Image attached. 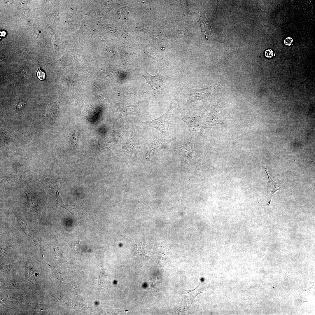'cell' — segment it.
<instances>
[{"label":"cell","instance_id":"obj_1","mask_svg":"<svg viewBox=\"0 0 315 315\" xmlns=\"http://www.w3.org/2000/svg\"><path fill=\"white\" fill-rule=\"evenodd\" d=\"M127 129L125 125L116 130L105 127L99 139L98 153H102L114 146L121 140Z\"/></svg>","mask_w":315,"mask_h":315},{"label":"cell","instance_id":"obj_2","mask_svg":"<svg viewBox=\"0 0 315 315\" xmlns=\"http://www.w3.org/2000/svg\"><path fill=\"white\" fill-rule=\"evenodd\" d=\"M179 103V101L177 99H173L168 110L164 113L153 120L142 122L141 124L157 129L163 135L169 139V128L170 118L175 108Z\"/></svg>","mask_w":315,"mask_h":315},{"label":"cell","instance_id":"obj_3","mask_svg":"<svg viewBox=\"0 0 315 315\" xmlns=\"http://www.w3.org/2000/svg\"><path fill=\"white\" fill-rule=\"evenodd\" d=\"M142 102L133 104H116L115 110V122L122 118L129 115L141 116L145 113Z\"/></svg>","mask_w":315,"mask_h":315},{"label":"cell","instance_id":"obj_4","mask_svg":"<svg viewBox=\"0 0 315 315\" xmlns=\"http://www.w3.org/2000/svg\"><path fill=\"white\" fill-rule=\"evenodd\" d=\"M142 144L139 139L134 127L126 142L120 148V151L133 160H136L140 153Z\"/></svg>","mask_w":315,"mask_h":315},{"label":"cell","instance_id":"obj_5","mask_svg":"<svg viewBox=\"0 0 315 315\" xmlns=\"http://www.w3.org/2000/svg\"><path fill=\"white\" fill-rule=\"evenodd\" d=\"M181 81L185 88L189 92L188 99L182 108L194 102L210 99L213 97L216 92V88L215 86L212 85L202 89H195L186 86L181 80Z\"/></svg>","mask_w":315,"mask_h":315},{"label":"cell","instance_id":"obj_6","mask_svg":"<svg viewBox=\"0 0 315 315\" xmlns=\"http://www.w3.org/2000/svg\"><path fill=\"white\" fill-rule=\"evenodd\" d=\"M145 72L147 76H145L141 73L142 76L145 79L146 83L151 86L153 91L154 97H155L160 94L164 89L167 80L161 75L160 70L157 74L154 76L146 71Z\"/></svg>","mask_w":315,"mask_h":315},{"label":"cell","instance_id":"obj_7","mask_svg":"<svg viewBox=\"0 0 315 315\" xmlns=\"http://www.w3.org/2000/svg\"><path fill=\"white\" fill-rule=\"evenodd\" d=\"M205 111L206 110L201 114L194 117H188L183 115L179 116V118L187 125L191 139H194L198 133L202 125V121Z\"/></svg>","mask_w":315,"mask_h":315},{"label":"cell","instance_id":"obj_8","mask_svg":"<svg viewBox=\"0 0 315 315\" xmlns=\"http://www.w3.org/2000/svg\"><path fill=\"white\" fill-rule=\"evenodd\" d=\"M152 130L153 136L152 143L144 156L145 159L147 161L158 151L167 147L173 140V139H160L156 135L153 129Z\"/></svg>","mask_w":315,"mask_h":315},{"label":"cell","instance_id":"obj_9","mask_svg":"<svg viewBox=\"0 0 315 315\" xmlns=\"http://www.w3.org/2000/svg\"><path fill=\"white\" fill-rule=\"evenodd\" d=\"M194 143L191 139L188 143L177 146L175 149L179 154L184 162L188 165L191 163L192 154L194 150Z\"/></svg>","mask_w":315,"mask_h":315},{"label":"cell","instance_id":"obj_10","mask_svg":"<svg viewBox=\"0 0 315 315\" xmlns=\"http://www.w3.org/2000/svg\"><path fill=\"white\" fill-rule=\"evenodd\" d=\"M206 122L214 125L225 124L220 113L217 102L211 103L210 112L206 119Z\"/></svg>","mask_w":315,"mask_h":315},{"label":"cell","instance_id":"obj_11","mask_svg":"<svg viewBox=\"0 0 315 315\" xmlns=\"http://www.w3.org/2000/svg\"><path fill=\"white\" fill-rule=\"evenodd\" d=\"M198 21L202 34L207 40L210 39L213 36L214 32L212 30L210 23L206 17L204 11H201Z\"/></svg>","mask_w":315,"mask_h":315},{"label":"cell","instance_id":"obj_12","mask_svg":"<svg viewBox=\"0 0 315 315\" xmlns=\"http://www.w3.org/2000/svg\"><path fill=\"white\" fill-rule=\"evenodd\" d=\"M214 125L206 122H204L202 125L195 137L193 139L194 144L198 143L206 136Z\"/></svg>","mask_w":315,"mask_h":315},{"label":"cell","instance_id":"obj_13","mask_svg":"<svg viewBox=\"0 0 315 315\" xmlns=\"http://www.w3.org/2000/svg\"><path fill=\"white\" fill-rule=\"evenodd\" d=\"M264 169L267 175L269 181L268 183L267 194L268 197V203H270L273 194L277 190H279V183L274 181L268 173L267 169L264 167Z\"/></svg>","mask_w":315,"mask_h":315},{"label":"cell","instance_id":"obj_14","mask_svg":"<svg viewBox=\"0 0 315 315\" xmlns=\"http://www.w3.org/2000/svg\"><path fill=\"white\" fill-rule=\"evenodd\" d=\"M27 197L28 204L30 208L35 211L38 210V203L37 199L34 197L30 193H26L25 194Z\"/></svg>","mask_w":315,"mask_h":315},{"label":"cell","instance_id":"obj_15","mask_svg":"<svg viewBox=\"0 0 315 315\" xmlns=\"http://www.w3.org/2000/svg\"><path fill=\"white\" fill-rule=\"evenodd\" d=\"M107 276L105 274L104 270L102 267L100 268V273L99 279H97L98 280V285L99 287L101 288H107L108 287H110L111 285L107 284L106 281Z\"/></svg>","mask_w":315,"mask_h":315},{"label":"cell","instance_id":"obj_16","mask_svg":"<svg viewBox=\"0 0 315 315\" xmlns=\"http://www.w3.org/2000/svg\"><path fill=\"white\" fill-rule=\"evenodd\" d=\"M36 76L40 80H44L45 78V73L44 71L40 68V66L36 72Z\"/></svg>","mask_w":315,"mask_h":315},{"label":"cell","instance_id":"obj_17","mask_svg":"<svg viewBox=\"0 0 315 315\" xmlns=\"http://www.w3.org/2000/svg\"><path fill=\"white\" fill-rule=\"evenodd\" d=\"M78 133L77 131H74L71 133V139L72 143L75 145H76L78 141Z\"/></svg>","mask_w":315,"mask_h":315},{"label":"cell","instance_id":"obj_18","mask_svg":"<svg viewBox=\"0 0 315 315\" xmlns=\"http://www.w3.org/2000/svg\"><path fill=\"white\" fill-rule=\"evenodd\" d=\"M26 101L20 100L16 106V110L19 111L24 107L26 104Z\"/></svg>","mask_w":315,"mask_h":315},{"label":"cell","instance_id":"obj_19","mask_svg":"<svg viewBox=\"0 0 315 315\" xmlns=\"http://www.w3.org/2000/svg\"><path fill=\"white\" fill-rule=\"evenodd\" d=\"M293 41V38L290 37L286 38L284 40V44L287 46H291Z\"/></svg>","mask_w":315,"mask_h":315},{"label":"cell","instance_id":"obj_20","mask_svg":"<svg viewBox=\"0 0 315 315\" xmlns=\"http://www.w3.org/2000/svg\"><path fill=\"white\" fill-rule=\"evenodd\" d=\"M265 55L267 58H272L273 56V51L271 49H267L265 52Z\"/></svg>","mask_w":315,"mask_h":315},{"label":"cell","instance_id":"obj_21","mask_svg":"<svg viewBox=\"0 0 315 315\" xmlns=\"http://www.w3.org/2000/svg\"><path fill=\"white\" fill-rule=\"evenodd\" d=\"M6 35V32H0V36H4Z\"/></svg>","mask_w":315,"mask_h":315},{"label":"cell","instance_id":"obj_22","mask_svg":"<svg viewBox=\"0 0 315 315\" xmlns=\"http://www.w3.org/2000/svg\"><path fill=\"white\" fill-rule=\"evenodd\" d=\"M124 266V265H122L119 267H118L117 269H118V268H120L122 267H123Z\"/></svg>","mask_w":315,"mask_h":315}]
</instances>
